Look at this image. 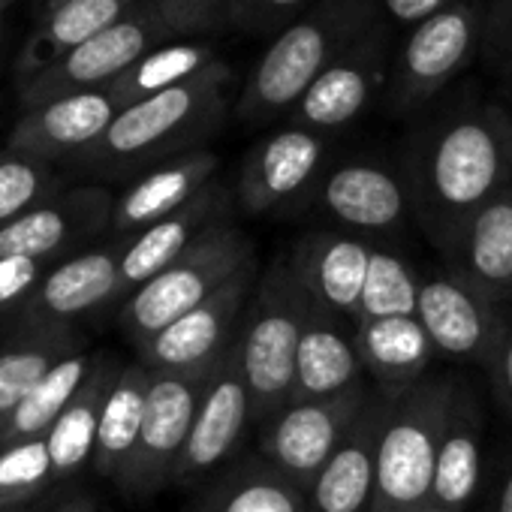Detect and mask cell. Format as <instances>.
<instances>
[{"mask_svg":"<svg viewBox=\"0 0 512 512\" xmlns=\"http://www.w3.org/2000/svg\"><path fill=\"white\" fill-rule=\"evenodd\" d=\"M136 4L139 0H61V4L43 10L16 58L19 85L37 79L73 49L121 22Z\"/></svg>","mask_w":512,"mask_h":512,"instance_id":"obj_29","label":"cell"},{"mask_svg":"<svg viewBox=\"0 0 512 512\" xmlns=\"http://www.w3.org/2000/svg\"><path fill=\"white\" fill-rule=\"evenodd\" d=\"M55 488L46 440H25L0 449V509H28Z\"/></svg>","mask_w":512,"mask_h":512,"instance_id":"obj_37","label":"cell"},{"mask_svg":"<svg viewBox=\"0 0 512 512\" xmlns=\"http://www.w3.org/2000/svg\"><path fill=\"white\" fill-rule=\"evenodd\" d=\"M67 190V178L49 160L0 148V226L19 220L46 199Z\"/></svg>","mask_w":512,"mask_h":512,"instance_id":"obj_36","label":"cell"},{"mask_svg":"<svg viewBox=\"0 0 512 512\" xmlns=\"http://www.w3.org/2000/svg\"><path fill=\"white\" fill-rule=\"evenodd\" d=\"M485 464V413L476 392L458 380L446 431L437 452V473L431 488V503L455 512H467L482 488Z\"/></svg>","mask_w":512,"mask_h":512,"instance_id":"obj_25","label":"cell"},{"mask_svg":"<svg viewBox=\"0 0 512 512\" xmlns=\"http://www.w3.org/2000/svg\"><path fill=\"white\" fill-rule=\"evenodd\" d=\"M256 425L253 419V398L244 383V374L229 353L220 368L211 374L196 419L190 440L184 446V455L175 467V488H196L205 479H211L220 467H226L247 437V431Z\"/></svg>","mask_w":512,"mask_h":512,"instance_id":"obj_18","label":"cell"},{"mask_svg":"<svg viewBox=\"0 0 512 512\" xmlns=\"http://www.w3.org/2000/svg\"><path fill=\"white\" fill-rule=\"evenodd\" d=\"M52 512H103V506H100V500L94 494L76 491V494L64 497Z\"/></svg>","mask_w":512,"mask_h":512,"instance_id":"obj_45","label":"cell"},{"mask_svg":"<svg viewBox=\"0 0 512 512\" xmlns=\"http://www.w3.org/2000/svg\"><path fill=\"white\" fill-rule=\"evenodd\" d=\"M55 4H61V0H40V7H43V10H49V7H55Z\"/></svg>","mask_w":512,"mask_h":512,"instance_id":"obj_48","label":"cell"},{"mask_svg":"<svg viewBox=\"0 0 512 512\" xmlns=\"http://www.w3.org/2000/svg\"><path fill=\"white\" fill-rule=\"evenodd\" d=\"M485 512H512V458H509V461L503 464V470L497 473Z\"/></svg>","mask_w":512,"mask_h":512,"instance_id":"obj_44","label":"cell"},{"mask_svg":"<svg viewBox=\"0 0 512 512\" xmlns=\"http://www.w3.org/2000/svg\"><path fill=\"white\" fill-rule=\"evenodd\" d=\"M220 58L208 43L199 40H172L148 52L142 61H136L109 91L118 100V106H133L139 100H148L154 94L172 91L178 85H187L208 67H214Z\"/></svg>","mask_w":512,"mask_h":512,"instance_id":"obj_34","label":"cell"},{"mask_svg":"<svg viewBox=\"0 0 512 512\" xmlns=\"http://www.w3.org/2000/svg\"><path fill=\"white\" fill-rule=\"evenodd\" d=\"M386 413L389 398L374 389L365 413L314 479L308 491L311 512H371L377 485V446Z\"/></svg>","mask_w":512,"mask_h":512,"instance_id":"obj_23","label":"cell"},{"mask_svg":"<svg viewBox=\"0 0 512 512\" xmlns=\"http://www.w3.org/2000/svg\"><path fill=\"white\" fill-rule=\"evenodd\" d=\"M305 205L320 208L344 232H356L371 241L395 238L413 220L401 169L371 157L329 163Z\"/></svg>","mask_w":512,"mask_h":512,"instance_id":"obj_13","label":"cell"},{"mask_svg":"<svg viewBox=\"0 0 512 512\" xmlns=\"http://www.w3.org/2000/svg\"><path fill=\"white\" fill-rule=\"evenodd\" d=\"M380 0H317L256 61L235 115L244 124H272L293 112L302 94L332 67L371 25L383 19Z\"/></svg>","mask_w":512,"mask_h":512,"instance_id":"obj_3","label":"cell"},{"mask_svg":"<svg viewBox=\"0 0 512 512\" xmlns=\"http://www.w3.org/2000/svg\"><path fill=\"white\" fill-rule=\"evenodd\" d=\"M353 341L374 389L395 398L428 377L437 347L419 317H389L353 323Z\"/></svg>","mask_w":512,"mask_h":512,"instance_id":"obj_27","label":"cell"},{"mask_svg":"<svg viewBox=\"0 0 512 512\" xmlns=\"http://www.w3.org/2000/svg\"><path fill=\"white\" fill-rule=\"evenodd\" d=\"M317 0H235L229 28L250 37H275Z\"/></svg>","mask_w":512,"mask_h":512,"instance_id":"obj_40","label":"cell"},{"mask_svg":"<svg viewBox=\"0 0 512 512\" xmlns=\"http://www.w3.org/2000/svg\"><path fill=\"white\" fill-rule=\"evenodd\" d=\"M0 512H28V509H0Z\"/></svg>","mask_w":512,"mask_h":512,"instance_id":"obj_50","label":"cell"},{"mask_svg":"<svg viewBox=\"0 0 512 512\" xmlns=\"http://www.w3.org/2000/svg\"><path fill=\"white\" fill-rule=\"evenodd\" d=\"M154 4L178 40H196L199 34L229 28L235 0H154Z\"/></svg>","mask_w":512,"mask_h":512,"instance_id":"obj_38","label":"cell"},{"mask_svg":"<svg viewBox=\"0 0 512 512\" xmlns=\"http://www.w3.org/2000/svg\"><path fill=\"white\" fill-rule=\"evenodd\" d=\"M97 353L82 350L58 362L28 395L25 401L0 419V449L25 443V440H46L52 425L61 419V413L73 404L79 389L85 386Z\"/></svg>","mask_w":512,"mask_h":512,"instance_id":"obj_32","label":"cell"},{"mask_svg":"<svg viewBox=\"0 0 512 512\" xmlns=\"http://www.w3.org/2000/svg\"><path fill=\"white\" fill-rule=\"evenodd\" d=\"M148 389H151V371L136 359V362H124V368L106 398L91 470L97 476L109 479L115 488L127 476L130 461L136 455L142 422H145Z\"/></svg>","mask_w":512,"mask_h":512,"instance_id":"obj_31","label":"cell"},{"mask_svg":"<svg viewBox=\"0 0 512 512\" xmlns=\"http://www.w3.org/2000/svg\"><path fill=\"white\" fill-rule=\"evenodd\" d=\"M452 4H458V0H380V7L389 22L410 25V28L437 16L440 10H446Z\"/></svg>","mask_w":512,"mask_h":512,"instance_id":"obj_43","label":"cell"},{"mask_svg":"<svg viewBox=\"0 0 512 512\" xmlns=\"http://www.w3.org/2000/svg\"><path fill=\"white\" fill-rule=\"evenodd\" d=\"M260 275V263L238 272L211 299L136 347L139 362L154 374H214L238 341Z\"/></svg>","mask_w":512,"mask_h":512,"instance_id":"obj_9","label":"cell"},{"mask_svg":"<svg viewBox=\"0 0 512 512\" xmlns=\"http://www.w3.org/2000/svg\"><path fill=\"white\" fill-rule=\"evenodd\" d=\"M235 199L232 187L220 178L211 181L196 199H190L175 214L163 217L160 223L142 229L133 238H121V281L124 293H136L142 284L157 278L163 269H169L178 256L199 241L208 229L235 220Z\"/></svg>","mask_w":512,"mask_h":512,"instance_id":"obj_20","label":"cell"},{"mask_svg":"<svg viewBox=\"0 0 512 512\" xmlns=\"http://www.w3.org/2000/svg\"><path fill=\"white\" fill-rule=\"evenodd\" d=\"M118 112L121 106L109 88L55 97L22 109V118L10 130L7 148L49 160L55 166H70L106 136Z\"/></svg>","mask_w":512,"mask_h":512,"instance_id":"obj_19","label":"cell"},{"mask_svg":"<svg viewBox=\"0 0 512 512\" xmlns=\"http://www.w3.org/2000/svg\"><path fill=\"white\" fill-rule=\"evenodd\" d=\"M82 350L79 332L13 329L10 341L0 347V419L13 413L58 362Z\"/></svg>","mask_w":512,"mask_h":512,"instance_id":"obj_33","label":"cell"},{"mask_svg":"<svg viewBox=\"0 0 512 512\" xmlns=\"http://www.w3.org/2000/svg\"><path fill=\"white\" fill-rule=\"evenodd\" d=\"M115 196L106 184L67 187L19 220L0 226V256L61 263L112 229Z\"/></svg>","mask_w":512,"mask_h":512,"instance_id":"obj_17","label":"cell"},{"mask_svg":"<svg viewBox=\"0 0 512 512\" xmlns=\"http://www.w3.org/2000/svg\"><path fill=\"white\" fill-rule=\"evenodd\" d=\"M13 4H16V0H0V25H4V19H7V13H10Z\"/></svg>","mask_w":512,"mask_h":512,"instance_id":"obj_46","label":"cell"},{"mask_svg":"<svg viewBox=\"0 0 512 512\" xmlns=\"http://www.w3.org/2000/svg\"><path fill=\"white\" fill-rule=\"evenodd\" d=\"M509 160H512V112H509Z\"/></svg>","mask_w":512,"mask_h":512,"instance_id":"obj_49","label":"cell"},{"mask_svg":"<svg viewBox=\"0 0 512 512\" xmlns=\"http://www.w3.org/2000/svg\"><path fill=\"white\" fill-rule=\"evenodd\" d=\"M229 82V64L217 61L187 85L124 106L106 136L67 169L100 181H133L172 157L205 148L226 121Z\"/></svg>","mask_w":512,"mask_h":512,"instance_id":"obj_2","label":"cell"},{"mask_svg":"<svg viewBox=\"0 0 512 512\" xmlns=\"http://www.w3.org/2000/svg\"><path fill=\"white\" fill-rule=\"evenodd\" d=\"M398 169L413 223L446 260L470 217L512 184L509 112L494 103L449 109L407 139Z\"/></svg>","mask_w":512,"mask_h":512,"instance_id":"obj_1","label":"cell"},{"mask_svg":"<svg viewBox=\"0 0 512 512\" xmlns=\"http://www.w3.org/2000/svg\"><path fill=\"white\" fill-rule=\"evenodd\" d=\"M208 380L211 374L190 377V374H154L151 371V389H148L139 446H136L127 476L118 485L127 497L142 500V497L160 494L163 488H172L175 467L190 440L193 419H196Z\"/></svg>","mask_w":512,"mask_h":512,"instance_id":"obj_16","label":"cell"},{"mask_svg":"<svg viewBox=\"0 0 512 512\" xmlns=\"http://www.w3.org/2000/svg\"><path fill=\"white\" fill-rule=\"evenodd\" d=\"M419 290H422V272L410 266L398 250L377 244L353 323L416 317Z\"/></svg>","mask_w":512,"mask_h":512,"instance_id":"obj_35","label":"cell"},{"mask_svg":"<svg viewBox=\"0 0 512 512\" xmlns=\"http://www.w3.org/2000/svg\"><path fill=\"white\" fill-rule=\"evenodd\" d=\"M392 67V31L389 19L383 16L332 67L320 73V79L293 106L290 124L323 136L350 127L383 91H389Z\"/></svg>","mask_w":512,"mask_h":512,"instance_id":"obj_12","label":"cell"},{"mask_svg":"<svg viewBox=\"0 0 512 512\" xmlns=\"http://www.w3.org/2000/svg\"><path fill=\"white\" fill-rule=\"evenodd\" d=\"M121 241L91 244L55 263L13 329L79 332L76 326L127 299L121 281Z\"/></svg>","mask_w":512,"mask_h":512,"instance_id":"obj_14","label":"cell"},{"mask_svg":"<svg viewBox=\"0 0 512 512\" xmlns=\"http://www.w3.org/2000/svg\"><path fill=\"white\" fill-rule=\"evenodd\" d=\"M121 368H124L121 359H115L109 353H97L94 368H91L85 386L79 389V395L73 398V404L61 413V419L46 434L55 485L70 482L76 473H82L85 467H91L94 449H97L100 416H103L106 398H109V392H112Z\"/></svg>","mask_w":512,"mask_h":512,"instance_id":"obj_30","label":"cell"},{"mask_svg":"<svg viewBox=\"0 0 512 512\" xmlns=\"http://www.w3.org/2000/svg\"><path fill=\"white\" fill-rule=\"evenodd\" d=\"M488 377H491V389L497 404L506 410V416H512V329L503 335L500 347L494 350V356L485 365Z\"/></svg>","mask_w":512,"mask_h":512,"instance_id":"obj_42","label":"cell"},{"mask_svg":"<svg viewBox=\"0 0 512 512\" xmlns=\"http://www.w3.org/2000/svg\"><path fill=\"white\" fill-rule=\"evenodd\" d=\"M329 166V136L287 124L256 142L238 166L232 199L247 217L305 205Z\"/></svg>","mask_w":512,"mask_h":512,"instance_id":"obj_11","label":"cell"},{"mask_svg":"<svg viewBox=\"0 0 512 512\" xmlns=\"http://www.w3.org/2000/svg\"><path fill=\"white\" fill-rule=\"evenodd\" d=\"M485 10L488 0H458L437 16L413 25L392 67L389 106L395 115L419 112L470 67L482 46Z\"/></svg>","mask_w":512,"mask_h":512,"instance_id":"obj_7","label":"cell"},{"mask_svg":"<svg viewBox=\"0 0 512 512\" xmlns=\"http://www.w3.org/2000/svg\"><path fill=\"white\" fill-rule=\"evenodd\" d=\"M365 383V368L353 341V323L314 302L299 350L293 401L335 398Z\"/></svg>","mask_w":512,"mask_h":512,"instance_id":"obj_24","label":"cell"},{"mask_svg":"<svg viewBox=\"0 0 512 512\" xmlns=\"http://www.w3.org/2000/svg\"><path fill=\"white\" fill-rule=\"evenodd\" d=\"M458 377H425L389 398L377 446V485L371 512H416L431 503L437 452L446 431Z\"/></svg>","mask_w":512,"mask_h":512,"instance_id":"obj_5","label":"cell"},{"mask_svg":"<svg viewBox=\"0 0 512 512\" xmlns=\"http://www.w3.org/2000/svg\"><path fill=\"white\" fill-rule=\"evenodd\" d=\"M446 266L494 302H512V184L470 217Z\"/></svg>","mask_w":512,"mask_h":512,"instance_id":"obj_28","label":"cell"},{"mask_svg":"<svg viewBox=\"0 0 512 512\" xmlns=\"http://www.w3.org/2000/svg\"><path fill=\"white\" fill-rule=\"evenodd\" d=\"M253 263L256 250L250 235L235 220H226L208 229L169 269L121 302L118 329L133 347H142Z\"/></svg>","mask_w":512,"mask_h":512,"instance_id":"obj_6","label":"cell"},{"mask_svg":"<svg viewBox=\"0 0 512 512\" xmlns=\"http://www.w3.org/2000/svg\"><path fill=\"white\" fill-rule=\"evenodd\" d=\"M416 512H455V509H443V506H437V503H428V506H422V509H416Z\"/></svg>","mask_w":512,"mask_h":512,"instance_id":"obj_47","label":"cell"},{"mask_svg":"<svg viewBox=\"0 0 512 512\" xmlns=\"http://www.w3.org/2000/svg\"><path fill=\"white\" fill-rule=\"evenodd\" d=\"M52 266L31 256H0V320L13 323L28 308Z\"/></svg>","mask_w":512,"mask_h":512,"instance_id":"obj_39","label":"cell"},{"mask_svg":"<svg viewBox=\"0 0 512 512\" xmlns=\"http://www.w3.org/2000/svg\"><path fill=\"white\" fill-rule=\"evenodd\" d=\"M220 157L211 148H196L190 154L172 157L139 178H133L118 196L112 211V235L133 238L142 229L160 223L163 217L196 199L211 181H217Z\"/></svg>","mask_w":512,"mask_h":512,"instance_id":"obj_22","label":"cell"},{"mask_svg":"<svg viewBox=\"0 0 512 512\" xmlns=\"http://www.w3.org/2000/svg\"><path fill=\"white\" fill-rule=\"evenodd\" d=\"M416 317L440 356L488 365L503 335L512 329L509 305L494 302L455 269L422 275Z\"/></svg>","mask_w":512,"mask_h":512,"instance_id":"obj_15","label":"cell"},{"mask_svg":"<svg viewBox=\"0 0 512 512\" xmlns=\"http://www.w3.org/2000/svg\"><path fill=\"white\" fill-rule=\"evenodd\" d=\"M371 395L374 389L362 383L335 398L290 401L256 428V455L266 458L299 488L311 491L332 452L365 413Z\"/></svg>","mask_w":512,"mask_h":512,"instance_id":"obj_10","label":"cell"},{"mask_svg":"<svg viewBox=\"0 0 512 512\" xmlns=\"http://www.w3.org/2000/svg\"><path fill=\"white\" fill-rule=\"evenodd\" d=\"M181 512H311V503L305 488L253 452L205 479Z\"/></svg>","mask_w":512,"mask_h":512,"instance_id":"obj_26","label":"cell"},{"mask_svg":"<svg viewBox=\"0 0 512 512\" xmlns=\"http://www.w3.org/2000/svg\"><path fill=\"white\" fill-rule=\"evenodd\" d=\"M311 308L314 299L299 281L290 253H281L256 281L238 341L232 347L253 398L256 428L293 401L296 350Z\"/></svg>","mask_w":512,"mask_h":512,"instance_id":"obj_4","label":"cell"},{"mask_svg":"<svg viewBox=\"0 0 512 512\" xmlns=\"http://www.w3.org/2000/svg\"><path fill=\"white\" fill-rule=\"evenodd\" d=\"M482 49L488 61L512 82V0H488Z\"/></svg>","mask_w":512,"mask_h":512,"instance_id":"obj_41","label":"cell"},{"mask_svg":"<svg viewBox=\"0 0 512 512\" xmlns=\"http://www.w3.org/2000/svg\"><path fill=\"white\" fill-rule=\"evenodd\" d=\"M172 40H178V37L163 22L154 0H139L121 22H115L94 40L73 49L67 58L52 64L37 79L19 85L22 109H31V106L55 100V97H67V94L106 91L136 61H142L148 52H154L157 46L172 43Z\"/></svg>","mask_w":512,"mask_h":512,"instance_id":"obj_8","label":"cell"},{"mask_svg":"<svg viewBox=\"0 0 512 512\" xmlns=\"http://www.w3.org/2000/svg\"><path fill=\"white\" fill-rule=\"evenodd\" d=\"M374 250L377 241L365 235L344 229H314L302 235L287 253L308 296L320 308L353 323Z\"/></svg>","mask_w":512,"mask_h":512,"instance_id":"obj_21","label":"cell"}]
</instances>
